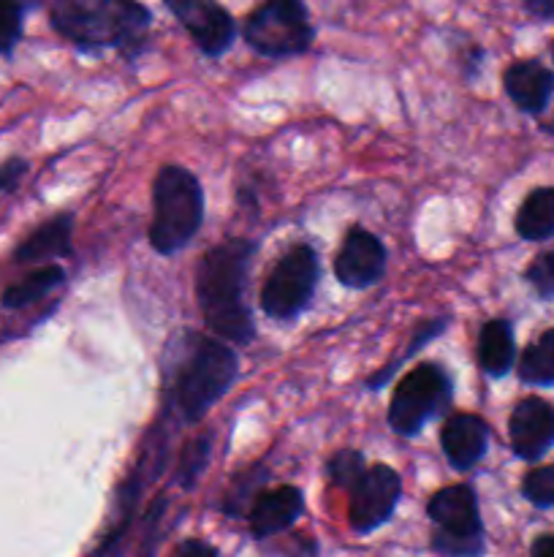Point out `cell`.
<instances>
[{"instance_id": "6da1fadb", "label": "cell", "mask_w": 554, "mask_h": 557, "mask_svg": "<svg viewBox=\"0 0 554 557\" xmlns=\"http://www.w3.org/2000/svg\"><path fill=\"white\" fill-rule=\"evenodd\" d=\"M255 245L250 239H226L201 259L196 297L212 335L248 346L255 335L253 315L244 305V281Z\"/></svg>"}, {"instance_id": "7a4b0ae2", "label": "cell", "mask_w": 554, "mask_h": 557, "mask_svg": "<svg viewBox=\"0 0 554 557\" xmlns=\"http://www.w3.org/2000/svg\"><path fill=\"white\" fill-rule=\"evenodd\" d=\"M52 25L81 49L136 52L150 27V11L136 0H54Z\"/></svg>"}, {"instance_id": "3957f363", "label": "cell", "mask_w": 554, "mask_h": 557, "mask_svg": "<svg viewBox=\"0 0 554 557\" xmlns=\"http://www.w3.org/2000/svg\"><path fill=\"white\" fill-rule=\"evenodd\" d=\"M237 354L226 343L212 337L190 335L185 343L182 357L172 368V406L182 413L188 422H199L237 379Z\"/></svg>"}, {"instance_id": "277c9868", "label": "cell", "mask_w": 554, "mask_h": 557, "mask_svg": "<svg viewBox=\"0 0 554 557\" xmlns=\"http://www.w3.org/2000/svg\"><path fill=\"white\" fill-rule=\"evenodd\" d=\"M152 248L163 256L177 253L196 237L204 221V190L199 180L182 166H163L152 185Z\"/></svg>"}, {"instance_id": "5b68a950", "label": "cell", "mask_w": 554, "mask_h": 557, "mask_svg": "<svg viewBox=\"0 0 554 557\" xmlns=\"http://www.w3.org/2000/svg\"><path fill=\"white\" fill-rule=\"evenodd\" d=\"M451 395H454V386H451V379L445 375L443 368H438V364H418L416 370H411L400 381L394 397H391V430L396 435H405V438L418 435L429 419H435L449 406Z\"/></svg>"}, {"instance_id": "8992f818", "label": "cell", "mask_w": 554, "mask_h": 557, "mask_svg": "<svg viewBox=\"0 0 554 557\" xmlns=\"http://www.w3.org/2000/svg\"><path fill=\"white\" fill-rule=\"evenodd\" d=\"M429 520L438 525L432 549L440 555H478L483 549V525L473 487L454 484L432 495Z\"/></svg>"}, {"instance_id": "52a82bcc", "label": "cell", "mask_w": 554, "mask_h": 557, "mask_svg": "<svg viewBox=\"0 0 554 557\" xmlns=\"http://www.w3.org/2000/svg\"><path fill=\"white\" fill-rule=\"evenodd\" d=\"M244 38L266 58H288L313 44V25L299 0H266L244 22Z\"/></svg>"}, {"instance_id": "ba28073f", "label": "cell", "mask_w": 554, "mask_h": 557, "mask_svg": "<svg viewBox=\"0 0 554 557\" xmlns=\"http://www.w3.org/2000/svg\"><path fill=\"white\" fill-rule=\"evenodd\" d=\"M318 286V256L310 245L288 250L261 288V308L269 319L291 321L302 313Z\"/></svg>"}, {"instance_id": "9c48e42d", "label": "cell", "mask_w": 554, "mask_h": 557, "mask_svg": "<svg viewBox=\"0 0 554 557\" xmlns=\"http://www.w3.org/2000/svg\"><path fill=\"white\" fill-rule=\"evenodd\" d=\"M402 495V479L394 468L375 466L362 473L351 490V528L373 533L391 520Z\"/></svg>"}, {"instance_id": "30bf717a", "label": "cell", "mask_w": 554, "mask_h": 557, "mask_svg": "<svg viewBox=\"0 0 554 557\" xmlns=\"http://www.w3.org/2000/svg\"><path fill=\"white\" fill-rule=\"evenodd\" d=\"M163 3L210 58H221L234 44V20L217 0H163Z\"/></svg>"}, {"instance_id": "8fae6325", "label": "cell", "mask_w": 554, "mask_h": 557, "mask_svg": "<svg viewBox=\"0 0 554 557\" xmlns=\"http://www.w3.org/2000/svg\"><path fill=\"white\" fill-rule=\"evenodd\" d=\"M386 270V248L373 232L362 226H353L342 239V248L337 253L335 272L337 281L348 288H367L380 281Z\"/></svg>"}, {"instance_id": "7c38bea8", "label": "cell", "mask_w": 554, "mask_h": 557, "mask_svg": "<svg viewBox=\"0 0 554 557\" xmlns=\"http://www.w3.org/2000/svg\"><path fill=\"white\" fill-rule=\"evenodd\" d=\"M511 446L521 460H538L554 446V406L527 397L511 413Z\"/></svg>"}, {"instance_id": "4fadbf2b", "label": "cell", "mask_w": 554, "mask_h": 557, "mask_svg": "<svg viewBox=\"0 0 554 557\" xmlns=\"http://www.w3.org/2000/svg\"><path fill=\"white\" fill-rule=\"evenodd\" d=\"M440 444H443L445 457L456 471H470L483 455H487L489 444V428L481 417L473 413H456L443 424L440 433Z\"/></svg>"}, {"instance_id": "5bb4252c", "label": "cell", "mask_w": 554, "mask_h": 557, "mask_svg": "<svg viewBox=\"0 0 554 557\" xmlns=\"http://www.w3.org/2000/svg\"><path fill=\"white\" fill-rule=\"evenodd\" d=\"M302 509L304 495L297 487H277L269 493H261L253 511H250V531L264 542V539L288 531L302 517Z\"/></svg>"}, {"instance_id": "9a60e30c", "label": "cell", "mask_w": 554, "mask_h": 557, "mask_svg": "<svg viewBox=\"0 0 554 557\" xmlns=\"http://www.w3.org/2000/svg\"><path fill=\"white\" fill-rule=\"evenodd\" d=\"M505 92L521 112L538 114L552 98L554 76L536 60L514 63L505 71Z\"/></svg>"}, {"instance_id": "2e32d148", "label": "cell", "mask_w": 554, "mask_h": 557, "mask_svg": "<svg viewBox=\"0 0 554 557\" xmlns=\"http://www.w3.org/2000/svg\"><path fill=\"white\" fill-rule=\"evenodd\" d=\"M516 346H514V330L508 321H489L478 337V364L487 375L500 379L514 368Z\"/></svg>"}, {"instance_id": "e0dca14e", "label": "cell", "mask_w": 554, "mask_h": 557, "mask_svg": "<svg viewBox=\"0 0 554 557\" xmlns=\"http://www.w3.org/2000/svg\"><path fill=\"white\" fill-rule=\"evenodd\" d=\"M71 228H74V218L71 215H60L54 221L43 223L33 237H27L16 248V261H43L54 259V256H68Z\"/></svg>"}, {"instance_id": "ac0fdd59", "label": "cell", "mask_w": 554, "mask_h": 557, "mask_svg": "<svg viewBox=\"0 0 554 557\" xmlns=\"http://www.w3.org/2000/svg\"><path fill=\"white\" fill-rule=\"evenodd\" d=\"M516 232L521 239H549L554 234V188H538L521 205L516 215Z\"/></svg>"}, {"instance_id": "d6986e66", "label": "cell", "mask_w": 554, "mask_h": 557, "mask_svg": "<svg viewBox=\"0 0 554 557\" xmlns=\"http://www.w3.org/2000/svg\"><path fill=\"white\" fill-rule=\"evenodd\" d=\"M519 379L532 386H554V330L543 332L519 362Z\"/></svg>"}, {"instance_id": "ffe728a7", "label": "cell", "mask_w": 554, "mask_h": 557, "mask_svg": "<svg viewBox=\"0 0 554 557\" xmlns=\"http://www.w3.org/2000/svg\"><path fill=\"white\" fill-rule=\"evenodd\" d=\"M63 281L65 275L60 267H43V270L33 272V275H27L25 281L16 283V286L5 288L3 305L5 308H25V305L36 302V299H41L43 294L52 292V288H58Z\"/></svg>"}, {"instance_id": "44dd1931", "label": "cell", "mask_w": 554, "mask_h": 557, "mask_svg": "<svg viewBox=\"0 0 554 557\" xmlns=\"http://www.w3.org/2000/svg\"><path fill=\"white\" fill-rule=\"evenodd\" d=\"M364 473V455L356 449H342L340 455L331 457L329 462V476L337 487L353 490V484L362 479Z\"/></svg>"}, {"instance_id": "7402d4cb", "label": "cell", "mask_w": 554, "mask_h": 557, "mask_svg": "<svg viewBox=\"0 0 554 557\" xmlns=\"http://www.w3.org/2000/svg\"><path fill=\"white\" fill-rule=\"evenodd\" d=\"M521 493L530 504L541 506V509L554 506V466L527 473L525 482H521Z\"/></svg>"}, {"instance_id": "603a6c76", "label": "cell", "mask_w": 554, "mask_h": 557, "mask_svg": "<svg viewBox=\"0 0 554 557\" xmlns=\"http://www.w3.org/2000/svg\"><path fill=\"white\" fill-rule=\"evenodd\" d=\"M22 33V9L14 0H0V52L9 54Z\"/></svg>"}, {"instance_id": "cb8c5ba5", "label": "cell", "mask_w": 554, "mask_h": 557, "mask_svg": "<svg viewBox=\"0 0 554 557\" xmlns=\"http://www.w3.org/2000/svg\"><path fill=\"white\" fill-rule=\"evenodd\" d=\"M527 281L538 288L541 297H554V253L541 256L527 270Z\"/></svg>"}, {"instance_id": "d4e9b609", "label": "cell", "mask_w": 554, "mask_h": 557, "mask_svg": "<svg viewBox=\"0 0 554 557\" xmlns=\"http://www.w3.org/2000/svg\"><path fill=\"white\" fill-rule=\"evenodd\" d=\"M27 172V163L22 158H14V161L0 163V190L16 188V183L22 180V174Z\"/></svg>"}, {"instance_id": "484cf974", "label": "cell", "mask_w": 554, "mask_h": 557, "mask_svg": "<svg viewBox=\"0 0 554 557\" xmlns=\"http://www.w3.org/2000/svg\"><path fill=\"white\" fill-rule=\"evenodd\" d=\"M177 553L179 555H206V557H212V555H217V549L212 547V544H204V542H190V544H182Z\"/></svg>"}, {"instance_id": "4316f807", "label": "cell", "mask_w": 554, "mask_h": 557, "mask_svg": "<svg viewBox=\"0 0 554 557\" xmlns=\"http://www.w3.org/2000/svg\"><path fill=\"white\" fill-rule=\"evenodd\" d=\"M532 555L536 557H554V536H543L532 544Z\"/></svg>"}, {"instance_id": "83f0119b", "label": "cell", "mask_w": 554, "mask_h": 557, "mask_svg": "<svg viewBox=\"0 0 554 557\" xmlns=\"http://www.w3.org/2000/svg\"><path fill=\"white\" fill-rule=\"evenodd\" d=\"M532 9L543 16H554V0H532Z\"/></svg>"}, {"instance_id": "f1b7e54d", "label": "cell", "mask_w": 554, "mask_h": 557, "mask_svg": "<svg viewBox=\"0 0 554 557\" xmlns=\"http://www.w3.org/2000/svg\"><path fill=\"white\" fill-rule=\"evenodd\" d=\"M14 3L20 5V9H33V5H38L41 0H14Z\"/></svg>"}]
</instances>
